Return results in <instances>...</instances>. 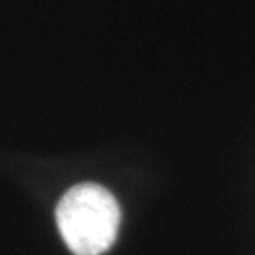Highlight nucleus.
<instances>
[{
	"label": "nucleus",
	"instance_id": "nucleus-1",
	"mask_svg": "<svg viewBox=\"0 0 255 255\" xmlns=\"http://www.w3.org/2000/svg\"><path fill=\"white\" fill-rule=\"evenodd\" d=\"M57 224L75 255H101L118 237L121 209L108 189L85 182L71 187L58 202Z\"/></svg>",
	"mask_w": 255,
	"mask_h": 255
}]
</instances>
